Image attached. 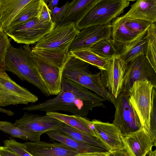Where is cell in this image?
Masks as SVG:
<instances>
[{"mask_svg":"<svg viewBox=\"0 0 156 156\" xmlns=\"http://www.w3.org/2000/svg\"><path fill=\"white\" fill-rule=\"evenodd\" d=\"M106 100L80 84L63 76L61 90L55 98L43 102L30 104L23 110L44 112L62 111L86 118L93 108L104 106Z\"/></svg>","mask_w":156,"mask_h":156,"instance_id":"6da1fadb","label":"cell"},{"mask_svg":"<svg viewBox=\"0 0 156 156\" xmlns=\"http://www.w3.org/2000/svg\"><path fill=\"white\" fill-rule=\"evenodd\" d=\"M79 31L74 23L58 25L36 43L32 53L63 69L72 57L69 47Z\"/></svg>","mask_w":156,"mask_h":156,"instance_id":"7a4b0ae2","label":"cell"},{"mask_svg":"<svg viewBox=\"0 0 156 156\" xmlns=\"http://www.w3.org/2000/svg\"><path fill=\"white\" fill-rule=\"evenodd\" d=\"M5 71L15 74L38 88L45 96L50 95L33 61L29 45L18 48L12 45L9 48L5 60Z\"/></svg>","mask_w":156,"mask_h":156,"instance_id":"3957f363","label":"cell"},{"mask_svg":"<svg viewBox=\"0 0 156 156\" xmlns=\"http://www.w3.org/2000/svg\"><path fill=\"white\" fill-rule=\"evenodd\" d=\"M89 65L83 60L72 57L65 66L62 76L94 91L115 106V99L104 86L100 72L92 73L89 70Z\"/></svg>","mask_w":156,"mask_h":156,"instance_id":"277c9868","label":"cell"},{"mask_svg":"<svg viewBox=\"0 0 156 156\" xmlns=\"http://www.w3.org/2000/svg\"><path fill=\"white\" fill-rule=\"evenodd\" d=\"M130 4L127 0H98L75 23L80 31L86 27L111 23Z\"/></svg>","mask_w":156,"mask_h":156,"instance_id":"5b68a950","label":"cell"},{"mask_svg":"<svg viewBox=\"0 0 156 156\" xmlns=\"http://www.w3.org/2000/svg\"><path fill=\"white\" fill-rule=\"evenodd\" d=\"M155 87L145 79L135 81L129 91V100L135 110L142 127L149 134L152 89Z\"/></svg>","mask_w":156,"mask_h":156,"instance_id":"8992f818","label":"cell"},{"mask_svg":"<svg viewBox=\"0 0 156 156\" xmlns=\"http://www.w3.org/2000/svg\"><path fill=\"white\" fill-rule=\"evenodd\" d=\"M115 110L113 124L120 129L122 136L142 127L135 110L129 100V93L122 91L115 99Z\"/></svg>","mask_w":156,"mask_h":156,"instance_id":"52a82bcc","label":"cell"},{"mask_svg":"<svg viewBox=\"0 0 156 156\" xmlns=\"http://www.w3.org/2000/svg\"><path fill=\"white\" fill-rule=\"evenodd\" d=\"M38 100L37 96L27 88L16 83L5 71H0V105L34 103Z\"/></svg>","mask_w":156,"mask_h":156,"instance_id":"ba28073f","label":"cell"},{"mask_svg":"<svg viewBox=\"0 0 156 156\" xmlns=\"http://www.w3.org/2000/svg\"><path fill=\"white\" fill-rule=\"evenodd\" d=\"M55 27L52 21L43 24L36 19L11 29L5 34L17 43L30 45L36 43Z\"/></svg>","mask_w":156,"mask_h":156,"instance_id":"9c48e42d","label":"cell"},{"mask_svg":"<svg viewBox=\"0 0 156 156\" xmlns=\"http://www.w3.org/2000/svg\"><path fill=\"white\" fill-rule=\"evenodd\" d=\"M127 64L119 56L114 55L108 60L104 69L100 70L104 86L115 99L122 91Z\"/></svg>","mask_w":156,"mask_h":156,"instance_id":"30bf717a","label":"cell"},{"mask_svg":"<svg viewBox=\"0 0 156 156\" xmlns=\"http://www.w3.org/2000/svg\"><path fill=\"white\" fill-rule=\"evenodd\" d=\"M145 79L151 81L156 87V71L145 55H143L128 63L122 91L129 93L130 89L135 81Z\"/></svg>","mask_w":156,"mask_h":156,"instance_id":"8fae6325","label":"cell"},{"mask_svg":"<svg viewBox=\"0 0 156 156\" xmlns=\"http://www.w3.org/2000/svg\"><path fill=\"white\" fill-rule=\"evenodd\" d=\"M111 23L89 26L80 31L70 45L69 52L90 48L98 41L110 38Z\"/></svg>","mask_w":156,"mask_h":156,"instance_id":"7c38bea8","label":"cell"},{"mask_svg":"<svg viewBox=\"0 0 156 156\" xmlns=\"http://www.w3.org/2000/svg\"><path fill=\"white\" fill-rule=\"evenodd\" d=\"M64 124L62 122L47 115H41L25 112L14 123L23 129L42 134L49 131H59Z\"/></svg>","mask_w":156,"mask_h":156,"instance_id":"4fadbf2b","label":"cell"},{"mask_svg":"<svg viewBox=\"0 0 156 156\" xmlns=\"http://www.w3.org/2000/svg\"><path fill=\"white\" fill-rule=\"evenodd\" d=\"M34 62L50 95H57L61 90V80L63 69L42 59L33 53Z\"/></svg>","mask_w":156,"mask_h":156,"instance_id":"5bb4252c","label":"cell"},{"mask_svg":"<svg viewBox=\"0 0 156 156\" xmlns=\"http://www.w3.org/2000/svg\"><path fill=\"white\" fill-rule=\"evenodd\" d=\"M122 138L124 148L129 156H146L153 146L149 134L143 127Z\"/></svg>","mask_w":156,"mask_h":156,"instance_id":"9a60e30c","label":"cell"},{"mask_svg":"<svg viewBox=\"0 0 156 156\" xmlns=\"http://www.w3.org/2000/svg\"><path fill=\"white\" fill-rule=\"evenodd\" d=\"M94 127L96 137L108 151L124 149L122 134L119 128L113 124L94 119L91 121Z\"/></svg>","mask_w":156,"mask_h":156,"instance_id":"2e32d148","label":"cell"},{"mask_svg":"<svg viewBox=\"0 0 156 156\" xmlns=\"http://www.w3.org/2000/svg\"><path fill=\"white\" fill-rule=\"evenodd\" d=\"M22 144L32 156H75L79 153L76 150L61 143L27 141Z\"/></svg>","mask_w":156,"mask_h":156,"instance_id":"e0dca14e","label":"cell"},{"mask_svg":"<svg viewBox=\"0 0 156 156\" xmlns=\"http://www.w3.org/2000/svg\"><path fill=\"white\" fill-rule=\"evenodd\" d=\"M147 30L131 41L126 44L116 45L119 57L127 63L140 55H146Z\"/></svg>","mask_w":156,"mask_h":156,"instance_id":"ac0fdd59","label":"cell"},{"mask_svg":"<svg viewBox=\"0 0 156 156\" xmlns=\"http://www.w3.org/2000/svg\"><path fill=\"white\" fill-rule=\"evenodd\" d=\"M31 0H0V22L6 33L21 9Z\"/></svg>","mask_w":156,"mask_h":156,"instance_id":"d6986e66","label":"cell"},{"mask_svg":"<svg viewBox=\"0 0 156 156\" xmlns=\"http://www.w3.org/2000/svg\"><path fill=\"white\" fill-rule=\"evenodd\" d=\"M128 18L156 22V0H138L132 4L124 15Z\"/></svg>","mask_w":156,"mask_h":156,"instance_id":"ffe728a7","label":"cell"},{"mask_svg":"<svg viewBox=\"0 0 156 156\" xmlns=\"http://www.w3.org/2000/svg\"><path fill=\"white\" fill-rule=\"evenodd\" d=\"M46 115L58 119L76 129L96 137L94 131V127L93 124L91 121L84 117L74 115L64 114L56 112H46Z\"/></svg>","mask_w":156,"mask_h":156,"instance_id":"44dd1931","label":"cell"},{"mask_svg":"<svg viewBox=\"0 0 156 156\" xmlns=\"http://www.w3.org/2000/svg\"><path fill=\"white\" fill-rule=\"evenodd\" d=\"M98 0H74L70 2L63 17L56 26L74 23Z\"/></svg>","mask_w":156,"mask_h":156,"instance_id":"7402d4cb","label":"cell"},{"mask_svg":"<svg viewBox=\"0 0 156 156\" xmlns=\"http://www.w3.org/2000/svg\"><path fill=\"white\" fill-rule=\"evenodd\" d=\"M45 133L51 140L58 141L64 145L76 150L79 153L107 152L100 148L76 141L59 131H49Z\"/></svg>","mask_w":156,"mask_h":156,"instance_id":"603a6c76","label":"cell"},{"mask_svg":"<svg viewBox=\"0 0 156 156\" xmlns=\"http://www.w3.org/2000/svg\"><path fill=\"white\" fill-rule=\"evenodd\" d=\"M111 25L112 39L116 45L128 43L138 36L125 27L123 16L113 20Z\"/></svg>","mask_w":156,"mask_h":156,"instance_id":"cb8c5ba5","label":"cell"},{"mask_svg":"<svg viewBox=\"0 0 156 156\" xmlns=\"http://www.w3.org/2000/svg\"><path fill=\"white\" fill-rule=\"evenodd\" d=\"M42 0H31L23 8L14 18L9 30L29 21L38 19Z\"/></svg>","mask_w":156,"mask_h":156,"instance_id":"d4e9b609","label":"cell"},{"mask_svg":"<svg viewBox=\"0 0 156 156\" xmlns=\"http://www.w3.org/2000/svg\"><path fill=\"white\" fill-rule=\"evenodd\" d=\"M59 131L70 138L81 143L97 147L107 151V148L96 137L64 124Z\"/></svg>","mask_w":156,"mask_h":156,"instance_id":"484cf974","label":"cell"},{"mask_svg":"<svg viewBox=\"0 0 156 156\" xmlns=\"http://www.w3.org/2000/svg\"><path fill=\"white\" fill-rule=\"evenodd\" d=\"M0 130L10 135L12 137L33 142L40 141L41 136L42 134L23 129L7 121H0Z\"/></svg>","mask_w":156,"mask_h":156,"instance_id":"4316f807","label":"cell"},{"mask_svg":"<svg viewBox=\"0 0 156 156\" xmlns=\"http://www.w3.org/2000/svg\"><path fill=\"white\" fill-rule=\"evenodd\" d=\"M91 50L99 57L109 59L114 56H119L116 45L112 38L101 40L90 48Z\"/></svg>","mask_w":156,"mask_h":156,"instance_id":"83f0119b","label":"cell"},{"mask_svg":"<svg viewBox=\"0 0 156 156\" xmlns=\"http://www.w3.org/2000/svg\"><path fill=\"white\" fill-rule=\"evenodd\" d=\"M69 52L72 57L80 59L96 67L100 70L104 69L108 60L99 57L93 52L90 48Z\"/></svg>","mask_w":156,"mask_h":156,"instance_id":"f1b7e54d","label":"cell"},{"mask_svg":"<svg viewBox=\"0 0 156 156\" xmlns=\"http://www.w3.org/2000/svg\"><path fill=\"white\" fill-rule=\"evenodd\" d=\"M147 49L146 58L156 71V25L152 23L147 30L146 34Z\"/></svg>","mask_w":156,"mask_h":156,"instance_id":"f546056e","label":"cell"},{"mask_svg":"<svg viewBox=\"0 0 156 156\" xmlns=\"http://www.w3.org/2000/svg\"><path fill=\"white\" fill-rule=\"evenodd\" d=\"M123 16L125 27L137 35L141 34L147 30L152 23L142 20L132 19Z\"/></svg>","mask_w":156,"mask_h":156,"instance_id":"4dcf8cb0","label":"cell"},{"mask_svg":"<svg viewBox=\"0 0 156 156\" xmlns=\"http://www.w3.org/2000/svg\"><path fill=\"white\" fill-rule=\"evenodd\" d=\"M156 88L153 87L152 91L151 105L150 115L149 134L153 144L156 146Z\"/></svg>","mask_w":156,"mask_h":156,"instance_id":"1f68e13d","label":"cell"},{"mask_svg":"<svg viewBox=\"0 0 156 156\" xmlns=\"http://www.w3.org/2000/svg\"><path fill=\"white\" fill-rule=\"evenodd\" d=\"M10 41L3 31H0V71H5V60L7 51L11 45Z\"/></svg>","mask_w":156,"mask_h":156,"instance_id":"d6a6232c","label":"cell"},{"mask_svg":"<svg viewBox=\"0 0 156 156\" xmlns=\"http://www.w3.org/2000/svg\"><path fill=\"white\" fill-rule=\"evenodd\" d=\"M4 146L20 156H32L24 148L22 143L10 139L4 141Z\"/></svg>","mask_w":156,"mask_h":156,"instance_id":"836d02e7","label":"cell"},{"mask_svg":"<svg viewBox=\"0 0 156 156\" xmlns=\"http://www.w3.org/2000/svg\"><path fill=\"white\" fill-rule=\"evenodd\" d=\"M69 3L68 1H67L61 7L55 6L50 11L51 20L55 24V27L63 17L68 8Z\"/></svg>","mask_w":156,"mask_h":156,"instance_id":"e575fe53","label":"cell"},{"mask_svg":"<svg viewBox=\"0 0 156 156\" xmlns=\"http://www.w3.org/2000/svg\"><path fill=\"white\" fill-rule=\"evenodd\" d=\"M50 11L48 9L47 4L44 0H42L38 19L43 24H47L51 21Z\"/></svg>","mask_w":156,"mask_h":156,"instance_id":"d590c367","label":"cell"},{"mask_svg":"<svg viewBox=\"0 0 156 156\" xmlns=\"http://www.w3.org/2000/svg\"><path fill=\"white\" fill-rule=\"evenodd\" d=\"M105 156H129L125 149L108 151Z\"/></svg>","mask_w":156,"mask_h":156,"instance_id":"8d00e7d4","label":"cell"},{"mask_svg":"<svg viewBox=\"0 0 156 156\" xmlns=\"http://www.w3.org/2000/svg\"><path fill=\"white\" fill-rule=\"evenodd\" d=\"M0 154L1 156H20L4 146H0Z\"/></svg>","mask_w":156,"mask_h":156,"instance_id":"74e56055","label":"cell"},{"mask_svg":"<svg viewBox=\"0 0 156 156\" xmlns=\"http://www.w3.org/2000/svg\"><path fill=\"white\" fill-rule=\"evenodd\" d=\"M107 152L79 153L75 156H105Z\"/></svg>","mask_w":156,"mask_h":156,"instance_id":"f35d334b","label":"cell"},{"mask_svg":"<svg viewBox=\"0 0 156 156\" xmlns=\"http://www.w3.org/2000/svg\"><path fill=\"white\" fill-rule=\"evenodd\" d=\"M46 2H48L47 7L51 11L55 6H57L59 1L58 0H44Z\"/></svg>","mask_w":156,"mask_h":156,"instance_id":"ab89813d","label":"cell"},{"mask_svg":"<svg viewBox=\"0 0 156 156\" xmlns=\"http://www.w3.org/2000/svg\"><path fill=\"white\" fill-rule=\"evenodd\" d=\"M0 112L6 114L8 116H12L14 114V112L10 110L2 108L0 105Z\"/></svg>","mask_w":156,"mask_h":156,"instance_id":"60d3db41","label":"cell"},{"mask_svg":"<svg viewBox=\"0 0 156 156\" xmlns=\"http://www.w3.org/2000/svg\"><path fill=\"white\" fill-rule=\"evenodd\" d=\"M156 150L153 151L152 150L150 151L148 154V156H156Z\"/></svg>","mask_w":156,"mask_h":156,"instance_id":"b9f144b4","label":"cell"},{"mask_svg":"<svg viewBox=\"0 0 156 156\" xmlns=\"http://www.w3.org/2000/svg\"><path fill=\"white\" fill-rule=\"evenodd\" d=\"M3 31L2 26L1 23L0 22V31Z\"/></svg>","mask_w":156,"mask_h":156,"instance_id":"7bdbcfd3","label":"cell"},{"mask_svg":"<svg viewBox=\"0 0 156 156\" xmlns=\"http://www.w3.org/2000/svg\"><path fill=\"white\" fill-rule=\"evenodd\" d=\"M0 156H1V154H0Z\"/></svg>","mask_w":156,"mask_h":156,"instance_id":"ee69618b","label":"cell"}]
</instances>
